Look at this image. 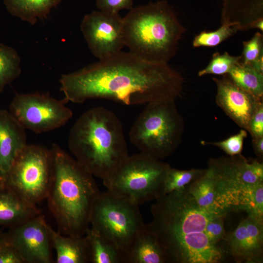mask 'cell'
Returning <instances> with one entry per match:
<instances>
[{
	"label": "cell",
	"mask_w": 263,
	"mask_h": 263,
	"mask_svg": "<svg viewBox=\"0 0 263 263\" xmlns=\"http://www.w3.org/2000/svg\"><path fill=\"white\" fill-rule=\"evenodd\" d=\"M59 82L67 103L100 98L133 105L174 100L184 79L168 64L150 62L122 51L62 75Z\"/></svg>",
	"instance_id": "1"
},
{
	"label": "cell",
	"mask_w": 263,
	"mask_h": 263,
	"mask_svg": "<svg viewBox=\"0 0 263 263\" xmlns=\"http://www.w3.org/2000/svg\"><path fill=\"white\" fill-rule=\"evenodd\" d=\"M151 208L152 221L145 224L165 248L170 262L216 263L224 252L205 231L215 214L201 209L186 190L174 191L156 199Z\"/></svg>",
	"instance_id": "2"
},
{
	"label": "cell",
	"mask_w": 263,
	"mask_h": 263,
	"mask_svg": "<svg viewBox=\"0 0 263 263\" xmlns=\"http://www.w3.org/2000/svg\"><path fill=\"white\" fill-rule=\"evenodd\" d=\"M53 173L46 200L57 231L83 236L90 227L92 209L101 192L94 175L59 146L53 144Z\"/></svg>",
	"instance_id": "3"
},
{
	"label": "cell",
	"mask_w": 263,
	"mask_h": 263,
	"mask_svg": "<svg viewBox=\"0 0 263 263\" xmlns=\"http://www.w3.org/2000/svg\"><path fill=\"white\" fill-rule=\"evenodd\" d=\"M68 145L75 158L102 180L129 155L120 120L103 107L92 108L78 118Z\"/></svg>",
	"instance_id": "4"
},
{
	"label": "cell",
	"mask_w": 263,
	"mask_h": 263,
	"mask_svg": "<svg viewBox=\"0 0 263 263\" xmlns=\"http://www.w3.org/2000/svg\"><path fill=\"white\" fill-rule=\"evenodd\" d=\"M122 20L129 52L154 63L168 64L186 30L166 0L133 7Z\"/></svg>",
	"instance_id": "5"
},
{
	"label": "cell",
	"mask_w": 263,
	"mask_h": 263,
	"mask_svg": "<svg viewBox=\"0 0 263 263\" xmlns=\"http://www.w3.org/2000/svg\"><path fill=\"white\" fill-rule=\"evenodd\" d=\"M170 166L140 152L129 155L102 180L107 190L140 205L163 195Z\"/></svg>",
	"instance_id": "6"
},
{
	"label": "cell",
	"mask_w": 263,
	"mask_h": 263,
	"mask_svg": "<svg viewBox=\"0 0 263 263\" xmlns=\"http://www.w3.org/2000/svg\"><path fill=\"white\" fill-rule=\"evenodd\" d=\"M180 123L174 100L148 103L131 128L130 141L141 153L159 159L175 149Z\"/></svg>",
	"instance_id": "7"
},
{
	"label": "cell",
	"mask_w": 263,
	"mask_h": 263,
	"mask_svg": "<svg viewBox=\"0 0 263 263\" xmlns=\"http://www.w3.org/2000/svg\"><path fill=\"white\" fill-rule=\"evenodd\" d=\"M90 225L126 255L145 224L139 205L109 191L94 203Z\"/></svg>",
	"instance_id": "8"
},
{
	"label": "cell",
	"mask_w": 263,
	"mask_h": 263,
	"mask_svg": "<svg viewBox=\"0 0 263 263\" xmlns=\"http://www.w3.org/2000/svg\"><path fill=\"white\" fill-rule=\"evenodd\" d=\"M52 173L50 149L39 145L27 144L0 184L7 187L25 201L37 206L46 199Z\"/></svg>",
	"instance_id": "9"
},
{
	"label": "cell",
	"mask_w": 263,
	"mask_h": 263,
	"mask_svg": "<svg viewBox=\"0 0 263 263\" xmlns=\"http://www.w3.org/2000/svg\"><path fill=\"white\" fill-rule=\"evenodd\" d=\"M67 103L48 94H17L8 111L25 129L42 133L60 128L70 120L73 112Z\"/></svg>",
	"instance_id": "10"
},
{
	"label": "cell",
	"mask_w": 263,
	"mask_h": 263,
	"mask_svg": "<svg viewBox=\"0 0 263 263\" xmlns=\"http://www.w3.org/2000/svg\"><path fill=\"white\" fill-rule=\"evenodd\" d=\"M80 29L91 52L99 60L115 55L125 46L119 13L93 11L83 17Z\"/></svg>",
	"instance_id": "11"
},
{
	"label": "cell",
	"mask_w": 263,
	"mask_h": 263,
	"mask_svg": "<svg viewBox=\"0 0 263 263\" xmlns=\"http://www.w3.org/2000/svg\"><path fill=\"white\" fill-rule=\"evenodd\" d=\"M51 227L41 213L4 233L5 241L12 246L24 263H51Z\"/></svg>",
	"instance_id": "12"
},
{
	"label": "cell",
	"mask_w": 263,
	"mask_h": 263,
	"mask_svg": "<svg viewBox=\"0 0 263 263\" xmlns=\"http://www.w3.org/2000/svg\"><path fill=\"white\" fill-rule=\"evenodd\" d=\"M213 80L217 86V105L238 125L247 131L261 99L243 90L229 77H213Z\"/></svg>",
	"instance_id": "13"
},
{
	"label": "cell",
	"mask_w": 263,
	"mask_h": 263,
	"mask_svg": "<svg viewBox=\"0 0 263 263\" xmlns=\"http://www.w3.org/2000/svg\"><path fill=\"white\" fill-rule=\"evenodd\" d=\"M263 242V220L248 215L228 238L233 256L248 262L260 261Z\"/></svg>",
	"instance_id": "14"
},
{
	"label": "cell",
	"mask_w": 263,
	"mask_h": 263,
	"mask_svg": "<svg viewBox=\"0 0 263 263\" xmlns=\"http://www.w3.org/2000/svg\"><path fill=\"white\" fill-rule=\"evenodd\" d=\"M27 144L25 129L8 110L0 109V183Z\"/></svg>",
	"instance_id": "15"
},
{
	"label": "cell",
	"mask_w": 263,
	"mask_h": 263,
	"mask_svg": "<svg viewBox=\"0 0 263 263\" xmlns=\"http://www.w3.org/2000/svg\"><path fill=\"white\" fill-rule=\"evenodd\" d=\"M40 213L37 206L25 201L7 187L0 184V226L12 228Z\"/></svg>",
	"instance_id": "16"
},
{
	"label": "cell",
	"mask_w": 263,
	"mask_h": 263,
	"mask_svg": "<svg viewBox=\"0 0 263 263\" xmlns=\"http://www.w3.org/2000/svg\"><path fill=\"white\" fill-rule=\"evenodd\" d=\"M209 166L215 176L224 180L249 185L263 183V165L257 160H222Z\"/></svg>",
	"instance_id": "17"
},
{
	"label": "cell",
	"mask_w": 263,
	"mask_h": 263,
	"mask_svg": "<svg viewBox=\"0 0 263 263\" xmlns=\"http://www.w3.org/2000/svg\"><path fill=\"white\" fill-rule=\"evenodd\" d=\"M168 261L169 260L165 248L145 224L127 251L125 263H163Z\"/></svg>",
	"instance_id": "18"
},
{
	"label": "cell",
	"mask_w": 263,
	"mask_h": 263,
	"mask_svg": "<svg viewBox=\"0 0 263 263\" xmlns=\"http://www.w3.org/2000/svg\"><path fill=\"white\" fill-rule=\"evenodd\" d=\"M50 233L52 246L56 252V263H90L89 250L84 235H64L52 227Z\"/></svg>",
	"instance_id": "19"
},
{
	"label": "cell",
	"mask_w": 263,
	"mask_h": 263,
	"mask_svg": "<svg viewBox=\"0 0 263 263\" xmlns=\"http://www.w3.org/2000/svg\"><path fill=\"white\" fill-rule=\"evenodd\" d=\"M63 0H4L8 12L32 25L45 19Z\"/></svg>",
	"instance_id": "20"
},
{
	"label": "cell",
	"mask_w": 263,
	"mask_h": 263,
	"mask_svg": "<svg viewBox=\"0 0 263 263\" xmlns=\"http://www.w3.org/2000/svg\"><path fill=\"white\" fill-rule=\"evenodd\" d=\"M84 236L89 250L90 263H125V255L93 227H89Z\"/></svg>",
	"instance_id": "21"
},
{
	"label": "cell",
	"mask_w": 263,
	"mask_h": 263,
	"mask_svg": "<svg viewBox=\"0 0 263 263\" xmlns=\"http://www.w3.org/2000/svg\"><path fill=\"white\" fill-rule=\"evenodd\" d=\"M188 191L201 209L209 213L222 216L216 204V193L210 167L191 184Z\"/></svg>",
	"instance_id": "22"
},
{
	"label": "cell",
	"mask_w": 263,
	"mask_h": 263,
	"mask_svg": "<svg viewBox=\"0 0 263 263\" xmlns=\"http://www.w3.org/2000/svg\"><path fill=\"white\" fill-rule=\"evenodd\" d=\"M238 87L261 99L263 95V73L241 61L227 74Z\"/></svg>",
	"instance_id": "23"
},
{
	"label": "cell",
	"mask_w": 263,
	"mask_h": 263,
	"mask_svg": "<svg viewBox=\"0 0 263 263\" xmlns=\"http://www.w3.org/2000/svg\"><path fill=\"white\" fill-rule=\"evenodd\" d=\"M20 58L17 51L0 43V93L21 74Z\"/></svg>",
	"instance_id": "24"
},
{
	"label": "cell",
	"mask_w": 263,
	"mask_h": 263,
	"mask_svg": "<svg viewBox=\"0 0 263 263\" xmlns=\"http://www.w3.org/2000/svg\"><path fill=\"white\" fill-rule=\"evenodd\" d=\"M204 171L198 169L179 170L170 167L164 178L163 195L183 189L186 185L198 178Z\"/></svg>",
	"instance_id": "25"
},
{
	"label": "cell",
	"mask_w": 263,
	"mask_h": 263,
	"mask_svg": "<svg viewBox=\"0 0 263 263\" xmlns=\"http://www.w3.org/2000/svg\"><path fill=\"white\" fill-rule=\"evenodd\" d=\"M243 45L241 62L263 73V34L256 32L250 40L244 41Z\"/></svg>",
	"instance_id": "26"
},
{
	"label": "cell",
	"mask_w": 263,
	"mask_h": 263,
	"mask_svg": "<svg viewBox=\"0 0 263 263\" xmlns=\"http://www.w3.org/2000/svg\"><path fill=\"white\" fill-rule=\"evenodd\" d=\"M237 31L232 24L224 23L214 31L201 32L194 38L192 45L194 47L216 46L233 35Z\"/></svg>",
	"instance_id": "27"
},
{
	"label": "cell",
	"mask_w": 263,
	"mask_h": 263,
	"mask_svg": "<svg viewBox=\"0 0 263 263\" xmlns=\"http://www.w3.org/2000/svg\"><path fill=\"white\" fill-rule=\"evenodd\" d=\"M241 56H233L227 52L220 54L216 52L207 66L198 72V75L201 76L208 74L222 75L227 74L232 68L241 61Z\"/></svg>",
	"instance_id": "28"
},
{
	"label": "cell",
	"mask_w": 263,
	"mask_h": 263,
	"mask_svg": "<svg viewBox=\"0 0 263 263\" xmlns=\"http://www.w3.org/2000/svg\"><path fill=\"white\" fill-rule=\"evenodd\" d=\"M247 136L245 130H241L237 134L229 137V138L217 142H205L203 141L202 144L205 145H212L216 146L227 154L233 156L240 154L243 149L244 139Z\"/></svg>",
	"instance_id": "29"
},
{
	"label": "cell",
	"mask_w": 263,
	"mask_h": 263,
	"mask_svg": "<svg viewBox=\"0 0 263 263\" xmlns=\"http://www.w3.org/2000/svg\"><path fill=\"white\" fill-rule=\"evenodd\" d=\"M224 216L213 215L209 220L206 226L205 231L210 241L217 244L225 235L223 225Z\"/></svg>",
	"instance_id": "30"
},
{
	"label": "cell",
	"mask_w": 263,
	"mask_h": 263,
	"mask_svg": "<svg viewBox=\"0 0 263 263\" xmlns=\"http://www.w3.org/2000/svg\"><path fill=\"white\" fill-rule=\"evenodd\" d=\"M133 0H96L97 7L103 12L119 13L123 9L130 10L133 7Z\"/></svg>",
	"instance_id": "31"
},
{
	"label": "cell",
	"mask_w": 263,
	"mask_h": 263,
	"mask_svg": "<svg viewBox=\"0 0 263 263\" xmlns=\"http://www.w3.org/2000/svg\"><path fill=\"white\" fill-rule=\"evenodd\" d=\"M247 131L253 138L263 136V105L261 102L252 116Z\"/></svg>",
	"instance_id": "32"
},
{
	"label": "cell",
	"mask_w": 263,
	"mask_h": 263,
	"mask_svg": "<svg viewBox=\"0 0 263 263\" xmlns=\"http://www.w3.org/2000/svg\"><path fill=\"white\" fill-rule=\"evenodd\" d=\"M0 263H24L16 249L5 239L0 245Z\"/></svg>",
	"instance_id": "33"
},
{
	"label": "cell",
	"mask_w": 263,
	"mask_h": 263,
	"mask_svg": "<svg viewBox=\"0 0 263 263\" xmlns=\"http://www.w3.org/2000/svg\"><path fill=\"white\" fill-rule=\"evenodd\" d=\"M253 145L255 151L258 155L263 153V136L253 138Z\"/></svg>",
	"instance_id": "34"
},
{
	"label": "cell",
	"mask_w": 263,
	"mask_h": 263,
	"mask_svg": "<svg viewBox=\"0 0 263 263\" xmlns=\"http://www.w3.org/2000/svg\"><path fill=\"white\" fill-rule=\"evenodd\" d=\"M4 240V233L0 231V245L3 243Z\"/></svg>",
	"instance_id": "35"
}]
</instances>
